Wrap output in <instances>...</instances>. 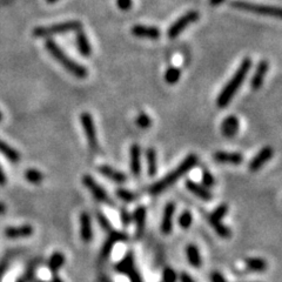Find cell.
I'll list each match as a JSON object with an SVG mask.
<instances>
[{"label": "cell", "mask_w": 282, "mask_h": 282, "mask_svg": "<svg viewBox=\"0 0 282 282\" xmlns=\"http://www.w3.org/2000/svg\"><path fill=\"white\" fill-rule=\"evenodd\" d=\"M252 59L251 58H245L239 66V68L237 69V72L234 73L233 77L230 79V81L226 84V86L222 88V91L219 94L217 104L220 108H226L233 97L235 95V93L239 91V88L241 87L242 82L245 81V79L247 78L248 73H250V69L252 67Z\"/></svg>", "instance_id": "cell-1"}, {"label": "cell", "mask_w": 282, "mask_h": 282, "mask_svg": "<svg viewBox=\"0 0 282 282\" xmlns=\"http://www.w3.org/2000/svg\"><path fill=\"white\" fill-rule=\"evenodd\" d=\"M198 164V157L195 154L187 155L180 165L177 168H174L171 173H168L166 177H164L161 180L154 182L153 185L149 187V193L152 195H158L165 192L167 188L171 187L172 185H174L178 180H180L182 177H185L188 172H191V169H193Z\"/></svg>", "instance_id": "cell-2"}, {"label": "cell", "mask_w": 282, "mask_h": 282, "mask_svg": "<svg viewBox=\"0 0 282 282\" xmlns=\"http://www.w3.org/2000/svg\"><path fill=\"white\" fill-rule=\"evenodd\" d=\"M45 47L49 52L53 58L60 64L62 67L71 73L72 75H74L78 79H85L88 75V71L85 66L79 64L75 60L69 58L66 53L62 51V48L59 46L54 40L52 39H47L45 42Z\"/></svg>", "instance_id": "cell-3"}, {"label": "cell", "mask_w": 282, "mask_h": 282, "mask_svg": "<svg viewBox=\"0 0 282 282\" xmlns=\"http://www.w3.org/2000/svg\"><path fill=\"white\" fill-rule=\"evenodd\" d=\"M82 28L81 21L79 20H68L64 22H58L49 26H39L33 29V35L36 38H48V36L55 34H62V33L75 32Z\"/></svg>", "instance_id": "cell-4"}, {"label": "cell", "mask_w": 282, "mask_h": 282, "mask_svg": "<svg viewBox=\"0 0 282 282\" xmlns=\"http://www.w3.org/2000/svg\"><path fill=\"white\" fill-rule=\"evenodd\" d=\"M232 7H235L241 11H246L251 13H255L259 15H267V16H275V18H281V8L278 6H270V5H261L254 4V2L245 1V0H232L230 2Z\"/></svg>", "instance_id": "cell-5"}, {"label": "cell", "mask_w": 282, "mask_h": 282, "mask_svg": "<svg viewBox=\"0 0 282 282\" xmlns=\"http://www.w3.org/2000/svg\"><path fill=\"white\" fill-rule=\"evenodd\" d=\"M228 213V206L226 204L219 205L215 210L212 212L210 215V224L212 227L214 228V231L217 232V234L222 239H228L231 237V230L227 226L222 224V219L226 217V214Z\"/></svg>", "instance_id": "cell-6"}, {"label": "cell", "mask_w": 282, "mask_h": 282, "mask_svg": "<svg viewBox=\"0 0 282 282\" xmlns=\"http://www.w3.org/2000/svg\"><path fill=\"white\" fill-rule=\"evenodd\" d=\"M82 185H84L85 187L87 188L89 192H91V194L95 199H97L98 201L102 202V204L108 205L109 207H115V202L112 200L107 192H106L104 188H102L101 186L91 177V175L86 174L82 177Z\"/></svg>", "instance_id": "cell-7"}, {"label": "cell", "mask_w": 282, "mask_h": 282, "mask_svg": "<svg viewBox=\"0 0 282 282\" xmlns=\"http://www.w3.org/2000/svg\"><path fill=\"white\" fill-rule=\"evenodd\" d=\"M199 19V13L197 11H188L181 15L180 18L177 19L173 24L169 26L167 29V36L171 39H175L179 34H181L185 31L187 26L193 24Z\"/></svg>", "instance_id": "cell-8"}, {"label": "cell", "mask_w": 282, "mask_h": 282, "mask_svg": "<svg viewBox=\"0 0 282 282\" xmlns=\"http://www.w3.org/2000/svg\"><path fill=\"white\" fill-rule=\"evenodd\" d=\"M115 270L120 274L127 275L131 282H144L140 273H139L137 267H135L133 253H128L121 261H119L115 265Z\"/></svg>", "instance_id": "cell-9"}, {"label": "cell", "mask_w": 282, "mask_h": 282, "mask_svg": "<svg viewBox=\"0 0 282 282\" xmlns=\"http://www.w3.org/2000/svg\"><path fill=\"white\" fill-rule=\"evenodd\" d=\"M80 122L84 128L85 135L87 138L89 148L95 151L98 148V138H97V128H95L94 120L88 112H82L80 115Z\"/></svg>", "instance_id": "cell-10"}, {"label": "cell", "mask_w": 282, "mask_h": 282, "mask_svg": "<svg viewBox=\"0 0 282 282\" xmlns=\"http://www.w3.org/2000/svg\"><path fill=\"white\" fill-rule=\"evenodd\" d=\"M127 239H128V237L126 233H122V232L112 230L111 232H109L108 238L106 239L104 245H102L101 251H100V258L104 259V260L108 259L109 255H111L112 250L115 246V244H117V242H120V241H126Z\"/></svg>", "instance_id": "cell-11"}, {"label": "cell", "mask_w": 282, "mask_h": 282, "mask_svg": "<svg viewBox=\"0 0 282 282\" xmlns=\"http://www.w3.org/2000/svg\"><path fill=\"white\" fill-rule=\"evenodd\" d=\"M273 155H274V151L271 146H266V147L261 148L260 151H259V153L250 161L248 168H250L251 172L259 171L262 166L266 165L267 162L271 160Z\"/></svg>", "instance_id": "cell-12"}, {"label": "cell", "mask_w": 282, "mask_h": 282, "mask_svg": "<svg viewBox=\"0 0 282 282\" xmlns=\"http://www.w3.org/2000/svg\"><path fill=\"white\" fill-rule=\"evenodd\" d=\"M131 33L137 38L151 39L157 40L161 36V31L155 26H146V25H134L131 28Z\"/></svg>", "instance_id": "cell-13"}, {"label": "cell", "mask_w": 282, "mask_h": 282, "mask_svg": "<svg viewBox=\"0 0 282 282\" xmlns=\"http://www.w3.org/2000/svg\"><path fill=\"white\" fill-rule=\"evenodd\" d=\"M129 168L134 177L141 174V148L138 144L129 147Z\"/></svg>", "instance_id": "cell-14"}, {"label": "cell", "mask_w": 282, "mask_h": 282, "mask_svg": "<svg viewBox=\"0 0 282 282\" xmlns=\"http://www.w3.org/2000/svg\"><path fill=\"white\" fill-rule=\"evenodd\" d=\"M270 68V64L267 60H261L259 62L257 68H255L253 77L251 79V87L253 89L261 88V86L264 85L265 79H266V74Z\"/></svg>", "instance_id": "cell-15"}, {"label": "cell", "mask_w": 282, "mask_h": 282, "mask_svg": "<svg viewBox=\"0 0 282 282\" xmlns=\"http://www.w3.org/2000/svg\"><path fill=\"white\" fill-rule=\"evenodd\" d=\"M174 213H175V204L174 202H168L165 206L164 210V217L161 220V232L164 234H169L173 231V219H174Z\"/></svg>", "instance_id": "cell-16"}, {"label": "cell", "mask_w": 282, "mask_h": 282, "mask_svg": "<svg viewBox=\"0 0 282 282\" xmlns=\"http://www.w3.org/2000/svg\"><path fill=\"white\" fill-rule=\"evenodd\" d=\"M214 160L220 164H228V165H240L244 161V155L238 152H225L219 151L213 154Z\"/></svg>", "instance_id": "cell-17"}, {"label": "cell", "mask_w": 282, "mask_h": 282, "mask_svg": "<svg viewBox=\"0 0 282 282\" xmlns=\"http://www.w3.org/2000/svg\"><path fill=\"white\" fill-rule=\"evenodd\" d=\"M186 187H187V190L190 191L191 193H193L195 197L201 199V200L211 201L212 199H213V194L211 193V191L208 190L207 187H205V186L198 184V182L193 180L186 181Z\"/></svg>", "instance_id": "cell-18"}, {"label": "cell", "mask_w": 282, "mask_h": 282, "mask_svg": "<svg viewBox=\"0 0 282 282\" xmlns=\"http://www.w3.org/2000/svg\"><path fill=\"white\" fill-rule=\"evenodd\" d=\"M98 171L101 175H104V177L109 179V180L117 182V184H125L127 181V175L120 171H117V169L111 167V166L101 165L98 167Z\"/></svg>", "instance_id": "cell-19"}, {"label": "cell", "mask_w": 282, "mask_h": 282, "mask_svg": "<svg viewBox=\"0 0 282 282\" xmlns=\"http://www.w3.org/2000/svg\"><path fill=\"white\" fill-rule=\"evenodd\" d=\"M239 131V119L234 115H228L221 124V133L226 138H233Z\"/></svg>", "instance_id": "cell-20"}, {"label": "cell", "mask_w": 282, "mask_h": 282, "mask_svg": "<svg viewBox=\"0 0 282 282\" xmlns=\"http://www.w3.org/2000/svg\"><path fill=\"white\" fill-rule=\"evenodd\" d=\"M146 217H147V212H146V208L144 206H139V207L135 208L133 213V220L135 225H137V227H135L137 239H140L144 235L146 227Z\"/></svg>", "instance_id": "cell-21"}, {"label": "cell", "mask_w": 282, "mask_h": 282, "mask_svg": "<svg viewBox=\"0 0 282 282\" xmlns=\"http://www.w3.org/2000/svg\"><path fill=\"white\" fill-rule=\"evenodd\" d=\"M33 234V227L31 225H22L19 227H7L5 230V235L8 239H22L28 238Z\"/></svg>", "instance_id": "cell-22"}, {"label": "cell", "mask_w": 282, "mask_h": 282, "mask_svg": "<svg viewBox=\"0 0 282 282\" xmlns=\"http://www.w3.org/2000/svg\"><path fill=\"white\" fill-rule=\"evenodd\" d=\"M80 237L84 242H89L93 239L92 220L88 213H81L80 215Z\"/></svg>", "instance_id": "cell-23"}, {"label": "cell", "mask_w": 282, "mask_h": 282, "mask_svg": "<svg viewBox=\"0 0 282 282\" xmlns=\"http://www.w3.org/2000/svg\"><path fill=\"white\" fill-rule=\"evenodd\" d=\"M77 46H78V49L79 52L81 53L84 56H89L92 54V46H91V42H89L88 38H87V34L82 31V29H79L77 31Z\"/></svg>", "instance_id": "cell-24"}, {"label": "cell", "mask_w": 282, "mask_h": 282, "mask_svg": "<svg viewBox=\"0 0 282 282\" xmlns=\"http://www.w3.org/2000/svg\"><path fill=\"white\" fill-rule=\"evenodd\" d=\"M186 257H187V260L191 264V266H193L194 268L201 267L202 259L200 251H199V248L195 245L191 244L186 247Z\"/></svg>", "instance_id": "cell-25"}, {"label": "cell", "mask_w": 282, "mask_h": 282, "mask_svg": "<svg viewBox=\"0 0 282 282\" xmlns=\"http://www.w3.org/2000/svg\"><path fill=\"white\" fill-rule=\"evenodd\" d=\"M0 153L4 155L5 158H7L13 164H16V162L20 161V153H19L18 151H15V149L11 147L9 145L6 144L5 141H2L1 139H0Z\"/></svg>", "instance_id": "cell-26"}, {"label": "cell", "mask_w": 282, "mask_h": 282, "mask_svg": "<svg viewBox=\"0 0 282 282\" xmlns=\"http://www.w3.org/2000/svg\"><path fill=\"white\" fill-rule=\"evenodd\" d=\"M65 264V255L61 252H55L48 259V268L53 274L58 273L59 270L64 266Z\"/></svg>", "instance_id": "cell-27"}, {"label": "cell", "mask_w": 282, "mask_h": 282, "mask_svg": "<svg viewBox=\"0 0 282 282\" xmlns=\"http://www.w3.org/2000/svg\"><path fill=\"white\" fill-rule=\"evenodd\" d=\"M146 160H147V169L148 174L151 177H154L158 172V160H157V152L154 148H148L146 151Z\"/></svg>", "instance_id": "cell-28"}, {"label": "cell", "mask_w": 282, "mask_h": 282, "mask_svg": "<svg viewBox=\"0 0 282 282\" xmlns=\"http://www.w3.org/2000/svg\"><path fill=\"white\" fill-rule=\"evenodd\" d=\"M245 265H246L247 270L251 272L259 273V272H265L267 270V262L261 258H248Z\"/></svg>", "instance_id": "cell-29"}, {"label": "cell", "mask_w": 282, "mask_h": 282, "mask_svg": "<svg viewBox=\"0 0 282 282\" xmlns=\"http://www.w3.org/2000/svg\"><path fill=\"white\" fill-rule=\"evenodd\" d=\"M180 78L181 69L179 67H175V66H172V67L167 68V71L165 73V81L167 82L168 85H175L180 80Z\"/></svg>", "instance_id": "cell-30"}, {"label": "cell", "mask_w": 282, "mask_h": 282, "mask_svg": "<svg viewBox=\"0 0 282 282\" xmlns=\"http://www.w3.org/2000/svg\"><path fill=\"white\" fill-rule=\"evenodd\" d=\"M24 177H25L26 180H27L28 182H31V184H33V185L41 184L42 180H44V174H42L40 171H38V169H35V168L26 169Z\"/></svg>", "instance_id": "cell-31"}, {"label": "cell", "mask_w": 282, "mask_h": 282, "mask_svg": "<svg viewBox=\"0 0 282 282\" xmlns=\"http://www.w3.org/2000/svg\"><path fill=\"white\" fill-rule=\"evenodd\" d=\"M178 224L182 230H190V227L193 224V215L190 211H184L178 219Z\"/></svg>", "instance_id": "cell-32"}, {"label": "cell", "mask_w": 282, "mask_h": 282, "mask_svg": "<svg viewBox=\"0 0 282 282\" xmlns=\"http://www.w3.org/2000/svg\"><path fill=\"white\" fill-rule=\"evenodd\" d=\"M115 195H117L118 199L125 202H133L137 200V194L128 190H125V188H118L115 191Z\"/></svg>", "instance_id": "cell-33"}, {"label": "cell", "mask_w": 282, "mask_h": 282, "mask_svg": "<svg viewBox=\"0 0 282 282\" xmlns=\"http://www.w3.org/2000/svg\"><path fill=\"white\" fill-rule=\"evenodd\" d=\"M135 124H137L138 127L146 129L151 127L152 119L148 114H146V113H140V114L137 117V119H135Z\"/></svg>", "instance_id": "cell-34"}, {"label": "cell", "mask_w": 282, "mask_h": 282, "mask_svg": "<svg viewBox=\"0 0 282 282\" xmlns=\"http://www.w3.org/2000/svg\"><path fill=\"white\" fill-rule=\"evenodd\" d=\"M35 267H36V262H32V264L27 267V270H26L24 275H22L21 278H19L18 280H16V282H29V281H31L33 277H34Z\"/></svg>", "instance_id": "cell-35"}, {"label": "cell", "mask_w": 282, "mask_h": 282, "mask_svg": "<svg viewBox=\"0 0 282 282\" xmlns=\"http://www.w3.org/2000/svg\"><path fill=\"white\" fill-rule=\"evenodd\" d=\"M162 280H164V282H177L178 275L173 268L167 267L162 272Z\"/></svg>", "instance_id": "cell-36"}, {"label": "cell", "mask_w": 282, "mask_h": 282, "mask_svg": "<svg viewBox=\"0 0 282 282\" xmlns=\"http://www.w3.org/2000/svg\"><path fill=\"white\" fill-rule=\"evenodd\" d=\"M97 219H98L99 225H100V227L102 228V230L106 231V232H111L112 231L111 222H109L107 217H106L104 213H101V212H98V213H97Z\"/></svg>", "instance_id": "cell-37"}, {"label": "cell", "mask_w": 282, "mask_h": 282, "mask_svg": "<svg viewBox=\"0 0 282 282\" xmlns=\"http://www.w3.org/2000/svg\"><path fill=\"white\" fill-rule=\"evenodd\" d=\"M202 182H204L205 187L207 188L213 187L215 185V179L213 177V174H212L210 171H207V169H204V171H202Z\"/></svg>", "instance_id": "cell-38"}, {"label": "cell", "mask_w": 282, "mask_h": 282, "mask_svg": "<svg viewBox=\"0 0 282 282\" xmlns=\"http://www.w3.org/2000/svg\"><path fill=\"white\" fill-rule=\"evenodd\" d=\"M120 220L124 226H128L132 222V214L127 210L122 208L120 211Z\"/></svg>", "instance_id": "cell-39"}, {"label": "cell", "mask_w": 282, "mask_h": 282, "mask_svg": "<svg viewBox=\"0 0 282 282\" xmlns=\"http://www.w3.org/2000/svg\"><path fill=\"white\" fill-rule=\"evenodd\" d=\"M117 6L121 11H128L133 6V0H117Z\"/></svg>", "instance_id": "cell-40"}, {"label": "cell", "mask_w": 282, "mask_h": 282, "mask_svg": "<svg viewBox=\"0 0 282 282\" xmlns=\"http://www.w3.org/2000/svg\"><path fill=\"white\" fill-rule=\"evenodd\" d=\"M211 282H227V280L220 272H213L211 274Z\"/></svg>", "instance_id": "cell-41"}, {"label": "cell", "mask_w": 282, "mask_h": 282, "mask_svg": "<svg viewBox=\"0 0 282 282\" xmlns=\"http://www.w3.org/2000/svg\"><path fill=\"white\" fill-rule=\"evenodd\" d=\"M180 282H195V281L190 274L186 273V272H182L180 274Z\"/></svg>", "instance_id": "cell-42"}, {"label": "cell", "mask_w": 282, "mask_h": 282, "mask_svg": "<svg viewBox=\"0 0 282 282\" xmlns=\"http://www.w3.org/2000/svg\"><path fill=\"white\" fill-rule=\"evenodd\" d=\"M6 181H7V179H6V174L4 173V171H2L1 166H0V186L5 185Z\"/></svg>", "instance_id": "cell-43"}, {"label": "cell", "mask_w": 282, "mask_h": 282, "mask_svg": "<svg viewBox=\"0 0 282 282\" xmlns=\"http://www.w3.org/2000/svg\"><path fill=\"white\" fill-rule=\"evenodd\" d=\"M224 1H225V0H210L212 6H218V5L222 4Z\"/></svg>", "instance_id": "cell-44"}, {"label": "cell", "mask_w": 282, "mask_h": 282, "mask_svg": "<svg viewBox=\"0 0 282 282\" xmlns=\"http://www.w3.org/2000/svg\"><path fill=\"white\" fill-rule=\"evenodd\" d=\"M51 282H64V281H62V280H61V279L58 277V275H55V274H54V277H53V278H52Z\"/></svg>", "instance_id": "cell-45"}, {"label": "cell", "mask_w": 282, "mask_h": 282, "mask_svg": "<svg viewBox=\"0 0 282 282\" xmlns=\"http://www.w3.org/2000/svg\"><path fill=\"white\" fill-rule=\"evenodd\" d=\"M6 212V206L2 204V202H0V214L5 213Z\"/></svg>", "instance_id": "cell-46"}, {"label": "cell", "mask_w": 282, "mask_h": 282, "mask_svg": "<svg viewBox=\"0 0 282 282\" xmlns=\"http://www.w3.org/2000/svg\"><path fill=\"white\" fill-rule=\"evenodd\" d=\"M100 281L101 282H112L107 277H106V275H102V277L100 278Z\"/></svg>", "instance_id": "cell-47"}, {"label": "cell", "mask_w": 282, "mask_h": 282, "mask_svg": "<svg viewBox=\"0 0 282 282\" xmlns=\"http://www.w3.org/2000/svg\"><path fill=\"white\" fill-rule=\"evenodd\" d=\"M58 1V0H46V2H47V4H54V2H56Z\"/></svg>", "instance_id": "cell-48"}, {"label": "cell", "mask_w": 282, "mask_h": 282, "mask_svg": "<svg viewBox=\"0 0 282 282\" xmlns=\"http://www.w3.org/2000/svg\"><path fill=\"white\" fill-rule=\"evenodd\" d=\"M1 120H2V113L0 112V121H1Z\"/></svg>", "instance_id": "cell-49"}]
</instances>
